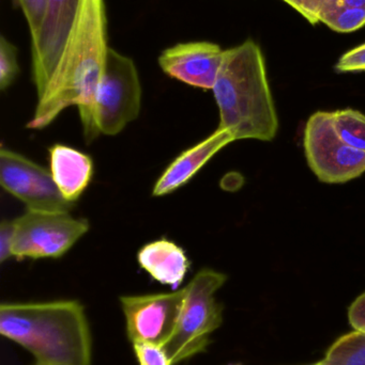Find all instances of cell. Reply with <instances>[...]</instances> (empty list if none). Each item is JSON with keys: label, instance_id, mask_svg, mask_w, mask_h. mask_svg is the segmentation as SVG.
<instances>
[{"label": "cell", "instance_id": "cell-1", "mask_svg": "<svg viewBox=\"0 0 365 365\" xmlns=\"http://www.w3.org/2000/svg\"><path fill=\"white\" fill-rule=\"evenodd\" d=\"M106 29L104 0H84L59 68L39 98L27 128L42 130L64 109L76 106L86 143L100 136L94 121V105L109 51Z\"/></svg>", "mask_w": 365, "mask_h": 365}, {"label": "cell", "instance_id": "cell-2", "mask_svg": "<svg viewBox=\"0 0 365 365\" xmlns=\"http://www.w3.org/2000/svg\"><path fill=\"white\" fill-rule=\"evenodd\" d=\"M0 332L31 353L36 362L91 365V331L77 300L1 304Z\"/></svg>", "mask_w": 365, "mask_h": 365}, {"label": "cell", "instance_id": "cell-3", "mask_svg": "<svg viewBox=\"0 0 365 365\" xmlns=\"http://www.w3.org/2000/svg\"><path fill=\"white\" fill-rule=\"evenodd\" d=\"M220 113L219 128L236 140L271 141L279 119L261 47L248 40L226 49L212 89Z\"/></svg>", "mask_w": 365, "mask_h": 365}, {"label": "cell", "instance_id": "cell-4", "mask_svg": "<svg viewBox=\"0 0 365 365\" xmlns=\"http://www.w3.org/2000/svg\"><path fill=\"white\" fill-rule=\"evenodd\" d=\"M226 280V274L203 268L186 285L179 323L163 346L171 365L191 359L207 349L210 334L223 323V306L216 302V293Z\"/></svg>", "mask_w": 365, "mask_h": 365}, {"label": "cell", "instance_id": "cell-5", "mask_svg": "<svg viewBox=\"0 0 365 365\" xmlns=\"http://www.w3.org/2000/svg\"><path fill=\"white\" fill-rule=\"evenodd\" d=\"M141 106V86L134 61L109 47L94 105L99 134H119L139 118Z\"/></svg>", "mask_w": 365, "mask_h": 365}, {"label": "cell", "instance_id": "cell-6", "mask_svg": "<svg viewBox=\"0 0 365 365\" xmlns=\"http://www.w3.org/2000/svg\"><path fill=\"white\" fill-rule=\"evenodd\" d=\"M14 222L16 230L12 252L17 261L58 259L89 231L88 220L74 218L69 212L26 210Z\"/></svg>", "mask_w": 365, "mask_h": 365}, {"label": "cell", "instance_id": "cell-7", "mask_svg": "<svg viewBox=\"0 0 365 365\" xmlns=\"http://www.w3.org/2000/svg\"><path fill=\"white\" fill-rule=\"evenodd\" d=\"M304 147L309 166L321 182L343 184L365 173V153L339 137L332 113L317 111L311 115L304 128Z\"/></svg>", "mask_w": 365, "mask_h": 365}, {"label": "cell", "instance_id": "cell-8", "mask_svg": "<svg viewBox=\"0 0 365 365\" xmlns=\"http://www.w3.org/2000/svg\"><path fill=\"white\" fill-rule=\"evenodd\" d=\"M84 0H47L46 12L32 42V79L38 100L55 76L81 14Z\"/></svg>", "mask_w": 365, "mask_h": 365}, {"label": "cell", "instance_id": "cell-9", "mask_svg": "<svg viewBox=\"0 0 365 365\" xmlns=\"http://www.w3.org/2000/svg\"><path fill=\"white\" fill-rule=\"evenodd\" d=\"M0 185L23 202L26 210L64 212L73 206L62 197L51 171L4 147L0 150Z\"/></svg>", "mask_w": 365, "mask_h": 365}, {"label": "cell", "instance_id": "cell-10", "mask_svg": "<svg viewBox=\"0 0 365 365\" xmlns=\"http://www.w3.org/2000/svg\"><path fill=\"white\" fill-rule=\"evenodd\" d=\"M186 299V287L171 293L122 296L126 334L134 344L149 342L164 346L176 331Z\"/></svg>", "mask_w": 365, "mask_h": 365}, {"label": "cell", "instance_id": "cell-11", "mask_svg": "<svg viewBox=\"0 0 365 365\" xmlns=\"http://www.w3.org/2000/svg\"><path fill=\"white\" fill-rule=\"evenodd\" d=\"M225 51L211 42L178 43L162 51L159 64L165 74L186 85L212 90Z\"/></svg>", "mask_w": 365, "mask_h": 365}, {"label": "cell", "instance_id": "cell-12", "mask_svg": "<svg viewBox=\"0 0 365 365\" xmlns=\"http://www.w3.org/2000/svg\"><path fill=\"white\" fill-rule=\"evenodd\" d=\"M234 141L235 138L229 130L218 128L207 138L189 148L171 163L154 185L152 195L163 197L175 192L190 182L223 148Z\"/></svg>", "mask_w": 365, "mask_h": 365}, {"label": "cell", "instance_id": "cell-13", "mask_svg": "<svg viewBox=\"0 0 365 365\" xmlns=\"http://www.w3.org/2000/svg\"><path fill=\"white\" fill-rule=\"evenodd\" d=\"M49 171L66 201L74 203L94 175L91 158L74 148L54 145L49 148Z\"/></svg>", "mask_w": 365, "mask_h": 365}, {"label": "cell", "instance_id": "cell-14", "mask_svg": "<svg viewBox=\"0 0 365 365\" xmlns=\"http://www.w3.org/2000/svg\"><path fill=\"white\" fill-rule=\"evenodd\" d=\"M137 261L152 279L174 289H178L190 268L184 249L166 238L145 245L139 251Z\"/></svg>", "mask_w": 365, "mask_h": 365}, {"label": "cell", "instance_id": "cell-15", "mask_svg": "<svg viewBox=\"0 0 365 365\" xmlns=\"http://www.w3.org/2000/svg\"><path fill=\"white\" fill-rule=\"evenodd\" d=\"M321 362L324 365H365V334L355 330L341 336Z\"/></svg>", "mask_w": 365, "mask_h": 365}, {"label": "cell", "instance_id": "cell-16", "mask_svg": "<svg viewBox=\"0 0 365 365\" xmlns=\"http://www.w3.org/2000/svg\"><path fill=\"white\" fill-rule=\"evenodd\" d=\"M332 120L339 137L349 147L365 153V115L347 108L332 113Z\"/></svg>", "mask_w": 365, "mask_h": 365}, {"label": "cell", "instance_id": "cell-17", "mask_svg": "<svg viewBox=\"0 0 365 365\" xmlns=\"http://www.w3.org/2000/svg\"><path fill=\"white\" fill-rule=\"evenodd\" d=\"M321 23L334 31L353 32L365 25V8L338 6L321 17Z\"/></svg>", "mask_w": 365, "mask_h": 365}, {"label": "cell", "instance_id": "cell-18", "mask_svg": "<svg viewBox=\"0 0 365 365\" xmlns=\"http://www.w3.org/2000/svg\"><path fill=\"white\" fill-rule=\"evenodd\" d=\"M17 48L4 36L0 40V89L4 91L12 85L19 75Z\"/></svg>", "mask_w": 365, "mask_h": 365}, {"label": "cell", "instance_id": "cell-19", "mask_svg": "<svg viewBox=\"0 0 365 365\" xmlns=\"http://www.w3.org/2000/svg\"><path fill=\"white\" fill-rule=\"evenodd\" d=\"M29 25L32 42L36 40L46 12L47 0H16Z\"/></svg>", "mask_w": 365, "mask_h": 365}, {"label": "cell", "instance_id": "cell-20", "mask_svg": "<svg viewBox=\"0 0 365 365\" xmlns=\"http://www.w3.org/2000/svg\"><path fill=\"white\" fill-rule=\"evenodd\" d=\"M135 355L139 365H171L163 346L149 342H139L133 344Z\"/></svg>", "mask_w": 365, "mask_h": 365}, {"label": "cell", "instance_id": "cell-21", "mask_svg": "<svg viewBox=\"0 0 365 365\" xmlns=\"http://www.w3.org/2000/svg\"><path fill=\"white\" fill-rule=\"evenodd\" d=\"M299 11L311 24L319 23V17L327 8L329 0H284Z\"/></svg>", "mask_w": 365, "mask_h": 365}, {"label": "cell", "instance_id": "cell-22", "mask_svg": "<svg viewBox=\"0 0 365 365\" xmlns=\"http://www.w3.org/2000/svg\"><path fill=\"white\" fill-rule=\"evenodd\" d=\"M340 73L364 72L365 71V43L347 51L336 66Z\"/></svg>", "mask_w": 365, "mask_h": 365}, {"label": "cell", "instance_id": "cell-23", "mask_svg": "<svg viewBox=\"0 0 365 365\" xmlns=\"http://www.w3.org/2000/svg\"><path fill=\"white\" fill-rule=\"evenodd\" d=\"M15 222L9 219H4L0 223V262L13 257V244L15 240Z\"/></svg>", "mask_w": 365, "mask_h": 365}, {"label": "cell", "instance_id": "cell-24", "mask_svg": "<svg viewBox=\"0 0 365 365\" xmlns=\"http://www.w3.org/2000/svg\"><path fill=\"white\" fill-rule=\"evenodd\" d=\"M349 319L356 331L365 334V292L349 307Z\"/></svg>", "mask_w": 365, "mask_h": 365}, {"label": "cell", "instance_id": "cell-25", "mask_svg": "<svg viewBox=\"0 0 365 365\" xmlns=\"http://www.w3.org/2000/svg\"><path fill=\"white\" fill-rule=\"evenodd\" d=\"M338 6H349V8H365V0H329L328 1L327 8L324 11L323 16L325 13L329 12V11L334 10V9L338 8ZM321 17H319V21H321Z\"/></svg>", "mask_w": 365, "mask_h": 365}, {"label": "cell", "instance_id": "cell-26", "mask_svg": "<svg viewBox=\"0 0 365 365\" xmlns=\"http://www.w3.org/2000/svg\"><path fill=\"white\" fill-rule=\"evenodd\" d=\"M34 365H53V364H42V362H36Z\"/></svg>", "mask_w": 365, "mask_h": 365}, {"label": "cell", "instance_id": "cell-27", "mask_svg": "<svg viewBox=\"0 0 365 365\" xmlns=\"http://www.w3.org/2000/svg\"><path fill=\"white\" fill-rule=\"evenodd\" d=\"M313 365H324V364H323V362L321 361V362H319V364H313Z\"/></svg>", "mask_w": 365, "mask_h": 365}, {"label": "cell", "instance_id": "cell-28", "mask_svg": "<svg viewBox=\"0 0 365 365\" xmlns=\"http://www.w3.org/2000/svg\"><path fill=\"white\" fill-rule=\"evenodd\" d=\"M14 1V4H16V0H13Z\"/></svg>", "mask_w": 365, "mask_h": 365}, {"label": "cell", "instance_id": "cell-29", "mask_svg": "<svg viewBox=\"0 0 365 365\" xmlns=\"http://www.w3.org/2000/svg\"><path fill=\"white\" fill-rule=\"evenodd\" d=\"M231 365H240V364H231Z\"/></svg>", "mask_w": 365, "mask_h": 365}]
</instances>
